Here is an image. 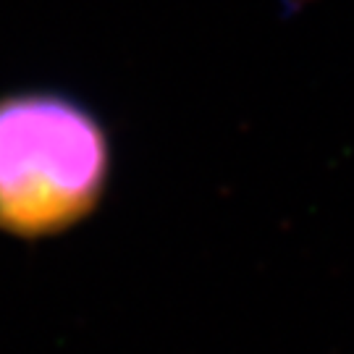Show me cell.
<instances>
[{"label":"cell","instance_id":"cell-1","mask_svg":"<svg viewBox=\"0 0 354 354\" xmlns=\"http://www.w3.org/2000/svg\"><path fill=\"white\" fill-rule=\"evenodd\" d=\"M113 142L87 102L61 89L0 95V234L64 236L100 210Z\"/></svg>","mask_w":354,"mask_h":354}]
</instances>
